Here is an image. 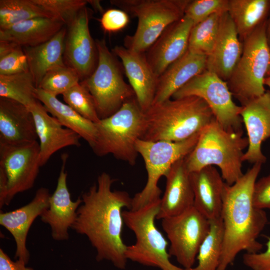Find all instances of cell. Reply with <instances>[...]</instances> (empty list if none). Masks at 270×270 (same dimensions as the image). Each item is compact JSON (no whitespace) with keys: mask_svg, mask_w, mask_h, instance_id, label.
<instances>
[{"mask_svg":"<svg viewBox=\"0 0 270 270\" xmlns=\"http://www.w3.org/2000/svg\"><path fill=\"white\" fill-rule=\"evenodd\" d=\"M114 181L106 172L99 174L96 183L80 196L82 202L71 228L87 237L96 252L97 261L108 260L123 270L128 260L127 246L122 238V212L124 208L130 209L132 198L126 192L112 190Z\"/></svg>","mask_w":270,"mask_h":270,"instance_id":"1","label":"cell"},{"mask_svg":"<svg viewBox=\"0 0 270 270\" xmlns=\"http://www.w3.org/2000/svg\"><path fill=\"white\" fill-rule=\"evenodd\" d=\"M262 164L256 163L234 184L225 182L221 218L223 224L222 254L218 270H227L242 251L260 252L262 244L257 238L268 218L252 202L254 184Z\"/></svg>","mask_w":270,"mask_h":270,"instance_id":"2","label":"cell"},{"mask_svg":"<svg viewBox=\"0 0 270 270\" xmlns=\"http://www.w3.org/2000/svg\"><path fill=\"white\" fill-rule=\"evenodd\" d=\"M142 140L180 142L201 132L215 118L206 103L196 96L170 98L145 112Z\"/></svg>","mask_w":270,"mask_h":270,"instance_id":"3","label":"cell"},{"mask_svg":"<svg viewBox=\"0 0 270 270\" xmlns=\"http://www.w3.org/2000/svg\"><path fill=\"white\" fill-rule=\"evenodd\" d=\"M248 146L242 130H226L214 119L201 131L195 146L184 158L185 164L190 172L217 166L224 182L232 185L244 174V150Z\"/></svg>","mask_w":270,"mask_h":270,"instance_id":"4","label":"cell"},{"mask_svg":"<svg viewBox=\"0 0 270 270\" xmlns=\"http://www.w3.org/2000/svg\"><path fill=\"white\" fill-rule=\"evenodd\" d=\"M96 140L91 147L96 155H112L130 166L136 163L138 154L136 142L145 129V113L134 97L126 102L114 114L94 123Z\"/></svg>","mask_w":270,"mask_h":270,"instance_id":"5","label":"cell"},{"mask_svg":"<svg viewBox=\"0 0 270 270\" xmlns=\"http://www.w3.org/2000/svg\"><path fill=\"white\" fill-rule=\"evenodd\" d=\"M190 0H112V4L138 18L134 34L127 36L124 46L146 52L170 24L181 18Z\"/></svg>","mask_w":270,"mask_h":270,"instance_id":"6","label":"cell"},{"mask_svg":"<svg viewBox=\"0 0 270 270\" xmlns=\"http://www.w3.org/2000/svg\"><path fill=\"white\" fill-rule=\"evenodd\" d=\"M160 199L136 210H124V223L136 238L134 244L127 246L128 260L161 270H184L173 264L168 250V242L156 226Z\"/></svg>","mask_w":270,"mask_h":270,"instance_id":"7","label":"cell"},{"mask_svg":"<svg viewBox=\"0 0 270 270\" xmlns=\"http://www.w3.org/2000/svg\"><path fill=\"white\" fill-rule=\"evenodd\" d=\"M266 30L264 21L243 41L241 57L226 82L232 96L242 106L266 92L264 81L270 62Z\"/></svg>","mask_w":270,"mask_h":270,"instance_id":"8","label":"cell"},{"mask_svg":"<svg viewBox=\"0 0 270 270\" xmlns=\"http://www.w3.org/2000/svg\"><path fill=\"white\" fill-rule=\"evenodd\" d=\"M96 66L86 79L80 82L88 90L100 120L116 112L127 100L136 97L130 84L123 78L116 56L108 48L104 40L96 41Z\"/></svg>","mask_w":270,"mask_h":270,"instance_id":"9","label":"cell"},{"mask_svg":"<svg viewBox=\"0 0 270 270\" xmlns=\"http://www.w3.org/2000/svg\"><path fill=\"white\" fill-rule=\"evenodd\" d=\"M201 132L180 142H151L142 139L136 142V149L144 162L148 179L144 188L132 198L130 210H138L160 198L162 190L158 182L166 176L172 166L185 158L195 146Z\"/></svg>","mask_w":270,"mask_h":270,"instance_id":"10","label":"cell"},{"mask_svg":"<svg viewBox=\"0 0 270 270\" xmlns=\"http://www.w3.org/2000/svg\"><path fill=\"white\" fill-rule=\"evenodd\" d=\"M188 96H196L204 100L216 120L224 129L242 130V106L235 104L227 82L216 74L206 70L177 90L172 98Z\"/></svg>","mask_w":270,"mask_h":270,"instance_id":"11","label":"cell"},{"mask_svg":"<svg viewBox=\"0 0 270 270\" xmlns=\"http://www.w3.org/2000/svg\"><path fill=\"white\" fill-rule=\"evenodd\" d=\"M161 220L170 242V256H174L184 269L193 267L200 248L209 232L210 220L194 206Z\"/></svg>","mask_w":270,"mask_h":270,"instance_id":"12","label":"cell"},{"mask_svg":"<svg viewBox=\"0 0 270 270\" xmlns=\"http://www.w3.org/2000/svg\"><path fill=\"white\" fill-rule=\"evenodd\" d=\"M40 146L37 140L20 144H0V168L8 179L5 205L18 194L32 188L41 167Z\"/></svg>","mask_w":270,"mask_h":270,"instance_id":"13","label":"cell"},{"mask_svg":"<svg viewBox=\"0 0 270 270\" xmlns=\"http://www.w3.org/2000/svg\"><path fill=\"white\" fill-rule=\"evenodd\" d=\"M90 10L84 7L68 27L64 58L66 65L78 72L80 82L88 78L94 70L98 54L96 42L89 30Z\"/></svg>","mask_w":270,"mask_h":270,"instance_id":"14","label":"cell"},{"mask_svg":"<svg viewBox=\"0 0 270 270\" xmlns=\"http://www.w3.org/2000/svg\"><path fill=\"white\" fill-rule=\"evenodd\" d=\"M67 158L66 154L62 156V164L56 190L50 197L48 208L40 216V220L50 228L52 236L56 241L69 238L68 230L74 224L77 210L82 202L80 196L75 201L72 200L67 185Z\"/></svg>","mask_w":270,"mask_h":270,"instance_id":"15","label":"cell"},{"mask_svg":"<svg viewBox=\"0 0 270 270\" xmlns=\"http://www.w3.org/2000/svg\"><path fill=\"white\" fill-rule=\"evenodd\" d=\"M193 26L192 20L184 15L168 26L145 52L149 64L158 77L187 51Z\"/></svg>","mask_w":270,"mask_h":270,"instance_id":"16","label":"cell"},{"mask_svg":"<svg viewBox=\"0 0 270 270\" xmlns=\"http://www.w3.org/2000/svg\"><path fill=\"white\" fill-rule=\"evenodd\" d=\"M50 196L48 190L41 187L28 204L14 210L0 214V224L9 232L15 241V258L26 264L30 258L26 246L28 232L36 218L48 208Z\"/></svg>","mask_w":270,"mask_h":270,"instance_id":"17","label":"cell"},{"mask_svg":"<svg viewBox=\"0 0 270 270\" xmlns=\"http://www.w3.org/2000/svg\"><path fill=\"white\" fill-rule=\"evenodd\" d=\"M240 116L248 141L243 162L264 164L266 158L262 151V144L270 138V90L242 106Z\"/></svg>","mask_w":270,"mask_h":270,"instance_id":"18","label":"cell"},{"mask_svg":"<svg viewBox=\"0 0 270 270\" xmlns=\"http://www.w3.org/2000/svg\"><path fill=\"white\" fill-rule=\"evenodd\" d=\"M242 50L243 43L230 16L228 12H222L216 43L207 56L206 70L226 82L240 60Z\"/></svg>","mask_w":270,"mask_h":270,"instance_id":"19","label":"cell"},{"mask_svg":"<svg viewBox=\"0 0 270 270\" xmlns=\"http://www.w3.org/2000/svg\"><path fill=\"white\" fill-rule=\"evenodd\" d=\"M112 52L121 60L138 105L145 113L153 104L158 80L146 60L145 52L118 46H114Z\"/></svg>","mask_w":270,"mask_h":270,"instance_id":"20","label":"cell"},{"mask_svg":"<svg viewBox=\"0 0 270 270\" xmlns=\"http://www.w3.org/2000/svg\"><path fill=\"white\" fill-rule=\"evenodd\" d=\"M36 126L40 146V160L44 165L56 152L70 146H80L81 137L74 132L62 126L50 116L44 106L38 100L29 108Z\"/></svg>","mask_w":270,"mask_h":270,"instance_id":"21","label":"cell"},{"mask_svg":"<svg viewBox=\"0 0 270 270\" xmlns=\"http://www.w3.org/2000/svg\"><path fill=\"white\" fill-rule=\"evenodd\" d=\"M207 56L204 54L187 51L158 77L153 104L172 98L173 94L192 78L206 70Z\"/></svg>","mask_w":270,"mask_h":270,"instance_id":"22","label":"cell"},{"mask_svg":"<svg viewBox=\"0 0 270 270\" xmlns=\"http://www.w3.org/2000/svg\"><path fill=\"white\" fill-rule=\"evenodd\" d=\"M35 123L29 108L0 98V144H20L37 140Z\"/></svg>","mask_w":270,"mask_h":270,"instance_id":"23","label":"cell"},{"mask_svg":"<svg viewBox=\"0 0 270 270\" xmlns=\"http://www.w3.org/2000/svg\"><path fill=\"white\" fill-rule=\"evenodd\" d=\"M194 206L209 220L220 218L225 182L214 166L190 172Z\"/></svg>","mask_w":270,"mask_h":270,"instance_id":"24","label":"cell"},{"mask_svg":"<svg viewBox=\"0 0 270 270\" xmlns=\"http://www.w3.org/2000/svg\"><path fill=\"white\" fill-rule=\"evenodd\" d=\"M165 177L166 188L157 220L177 216L194 206V194L184 158L176 162Z\"/></svg>","mask_w":270,"mask_h":270,"instance_id":"25","label":"cell"},{"mask_svg":"<svg viewBox=\"0 0 270 270\" xmlns=\"http://www.w3.org/2000/svg\"><path fill=\"white\" fill-rule=\"evenodd\" d=\"M64 26L55 18H33L0 29V40L12 42L22 47L35 46L51 39Z\"/></svg>","mask_w":270,"mask_h":270,"instance_id":"26","label":"cell"},{"mask_svg":"<svg viewBox=\"0 0 270 270\" xmlns=\"http://www.w3.org/2000/svg\"><path fill=\"white\" fill-rule=\"evenodd\" d=\"M66 34L67 30L64 27L51 39L42 44L22 47L36 88L48 71L65 64L64 54Z\"/></svg>","mask_w":270,"mask_h":270,"instance_id":"27","label":"cell"},{"mask_svg":"<svg viewBox=\"0 0 270 270\" xmlns=\"http://www.w3.org/2000/svg\"><path fill=\"white\" fill-rule=\"evenodd\" d=\"M35 96L62 126L78 134L90 148L92 146L96 136L94 122L82 116L68 105L60 101L57 96L40 88H36Z\"/></svg>","mask_w":270,"mask_h":270,"instance_id":"28","label":"cell"},{"mask_svg":"<svg viewBox=\"0 0 270 270\" xmlns=\"http://www.w3.org/2000/svg\"><path fill=\"white\" fill-rule=\"evenodd\" d=\"M270 6L268 0H228V12L240 39L244 41L264 22Z\"/></svg>","mask_w":270,"mask_h":270,"instance_id":"29","label":"cell"},{"mask_svg":"<svg viewBox=\"0 0 270 270\" xmlns=\"http://www.w3.org/2000/svg\"><path fill=\"white\" fill-rule=\"evenodd\" d=\"M36 88L30 71L10 75H0V98L10 99L30 108L38 100Z\"/></svg>","mask_w":270,"mask_h":270,"instance_id":"30","label":"cell"},{"mask_svg":"<svg viewBox=\"0 0 270 270\" xmlns=\"http://www.w3.org/2000/svg\"><path fill=\"white\" fill-rule=\"evenodd\" d=\"M210 222V230L198 250L197 264L184 270H218L222 251L223 224L221 218Z\"/></svg>","mask_w":270,"mask_h":270,"instance_id":"31","label":"cell"},{"mask_svg":"<svg viewBox=\"0 0 270 270\" xmlns=\"http://www.w3.org/2000/svg\"><path fill=\"white\" fill-rule=\"evenodd\" d=\"M36 18H54L34 0H0V29Z\"/></svg>","mask_w":270,"mask_h":270,"instance_id":"32","label":"cell"},{"mask_svg":"<svg viewBox=\"0 0 270 270\" xmlns=\"http://www.w3.org/2000/svg\"><path fill=\"white\" fill-rule=\"evenodd\" d=\"M222 14H214L193 26L190 34L188 50L206 56L211 53L216 40Z\"/></svg>","mask_w":270,"mask_h":270,"instance_id":"33","label":"cell"},{"mask_svg":"<svg viewBox=\"0 0 270 270\" xmlns=\"http://www.w3.org/2000/svg\"><path fill=\"white\" fill-rule=\"evenodd\" d=\"M80 82L76 71L64 64L48 71L38 88L54 96L62 94Z\"/></svg>","mask_w":270,"mask_h":270,"instance_id":"34","label":"cell"},{"mask_svg":"<svg viewBox=\"0 0 270 270\" xmlns=\"http://www.w3.org/2000/svg\"><path fill=\"white\" fill-rule=\"evenodd\" d=\"M62 95L65 103L82 116L94 123L100 121L93 98L80 82Z\"/></svg>","mask_w":270,"mask_h":270,"instance_id":"35","label":"cell"},{"mask_svg":"<svg viewBox=\"0 0 270 270\" xmlns=\"http://www.w3.org/2000/svg\"><path fill=\"white\" fill-rule=\"evenodd\" d=\"M53 17L68 27L88 4L84 0H34Z\"/></svg>","mask_w":270,"mask_h":270,"instance_id":"36","label":"cell"},{"mask_svg":"<svg viewBox=\"0 0 270 270\" xmlns=\"http://www.w3.org/2000/svg\"><path fill=\"white\" fill-rule=\"evenodd\" d=\"M228 0H190L184 14L192 20L194 26L216 13L228 12Z\"/></svg>","mask_w":270,"mask_h":270,"instance_id":"37","label":"cell"},{"mask_svg":"<svg viewBox=\"0 0 270 270\" xmlns=\"http://www.w3.org/2000/svg\"><path fill=\"white\" fill-rule=\"evenodd\" d=\"M28 71L27 57L20 46L0 58V75H10Z\"/></svg>","mask_w":270,"mask_h":270,"instance_id":"38","label":"cell"},{"mask_svg":"<svg viewBox=\"0 0 270 270\" xmlns=\"http://www.w3.org/2000/svg\"><path fill=\"white\" fill-rule=\"evenodd\" d=\"M128 22V14L120 9L116 8L106 10L100 19L102 28L108 32L119 31L126 26Z\"/></svg>","mask_w":270,"mask_h":270,"instance_id":"39","label":"cell"},{"mask_svg":"<svg viewBox=\"0 0 270 270\" xmlns=\"http://www.w3.org/2000/svg\"><path fill=\"white\" fill-rule=\"evenodd\" d=\"M252 202L259 209L270 210V174L256 182L252 192Z\"/></svg>","mask_w":270,"mask_h":270,"instance_id":"40","label":"cell"},{"mask_svg":"<svg viewBox=\"0 0 270 270\" xmlns=\"http://www.w3.org/2000/svg\"><path fill=\"white\" fill-rule=\"evenodd\" d=\"M264 252L244 254V264L250 270H270V238L266 243Z\"/></svg>","mask_w":270,"mask_h":270,"instance_id":"41","label":"cell"},{"mask_svg":"<svg viewBox=\"0 0 270 270\" xmlns=\"http://www.w3.org/2000/svg\"><path fill=\"white\" fill-rule=\"evenodd\" d=\"M26 264L20 260L13 261L2 248H0V270H34L26 266Z\"/></svg>","mask_w":270,"mask_h":270,"instance_id":"42","label":"cell"},{"mask_svg":"<svg viewBox=\"0 0 270 270\" xmlns=\"http://www.w3.org/2000/svg\"><path fill=\"white\" fill-rule=\"evenodd\" d=\"M8 193V179L4 170L0 168V208L5 205Z\"/></svg>","mask_w":270,"mask_h":270,"instance_id":"43","label":"cell"},{"mask_svg":"<svg viewBox=\"0 0 270 270\" xmlns=\"http://www.w3.org/2000/svg\"><path fill=\"white\" fill-rule=\"evenodd\" d=\"M19 46L12 42L0 40V58L7 54Z\"/></svg>","mask_w":270,"mask_h":270,"instance_id":"44","label":"cell"},{"mask_svg":"<svg viewBox=\"0 0 270 270\" xmlns=\"http://www.w3.org/2000/svg\"><path fill=\"white\" fill-rule=\"evenodd\" d=\"M88 3L90 4L91 6L94 8V10L98 11L100 12H102L104 10L102 6L100 0H87Z\"/></svg>","mask_w":270,"mask_h":270,"instance_id":"45","label":"cell"},{"mask_svg":"<svg viewBox=\"0 0 270 270\" xmlns=\"http://www.w3.org/2000/svg\"><path fill=\"white\" fill-rule=\"evenodd\" d=\"M266 33L268 44L270 48V18L268 24H266Z\"/></svg>","mask_w":270,"mask_h":270,"instance_id":"46","label":"cell"},{"mask_svg":"<svg viewBox=\"0 0 270 270\" xmlns=\"http://www.w3.org/2000/svg\"><path fill=\"white\" fill-rule=\"evenodd\" d=\"M264 84L270 88V76L265 78Z\"/></svg>","mask_w":270,"mask_h":270,"instance_id":"47","label":"cell"},{"mask_svg":"<svg viewBox=\"0 0 270 270\" xmlns=\"http://www.w3.org/2000/svg\"><path fill=\"white\" fill-rule=\"evenodd\" d=\"M270 76V64H269V66H268V71H267L266 78L268 77V76Z\"/></svg>","mask_w":270,"mask_h":270,"instance_id":"48","label":"cell"}]
</instances>
